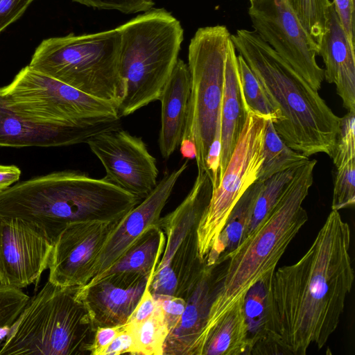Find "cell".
Returning a JSON list of instances; mask_svg holds the SVG:
<instances>
[{
	"instance_id": "5bb4252c",
	"label": "cell",
	"mask_w": 355,
	"mask_h": 355,
	"mask_svg": "<svg viewBox=\"0 0 355 355\" xmlns=\"http://www.w3.org/2000/svg\"><path fill=\"white\" fill-rule=\"evenodd\" d=\"M52 248V241L33 223L0 217V286H37L49 268Z\"/></svg>"
},
{
	"instance_id": "f546056e",
	"label": "cell",
	"mask_w": 355,
	"mask_h": 355,
	"mask_svg": "<svg viewBox=\"0 0 355 355\" xmlns=\"http://www.w3.org/2000/svg\"><path fill=\"white\" fill-rule=\"evenodd\" d=\"M237 68L241 96L246 110H249L276 123L281 118L259 80L241 55H237Z\"/></svg>"
},
{
	"instance_id": "836d02e7",
	"label": "cell",
	"mask_w": 355,
	"mask_h": 355,
	"mask_svg": "<svg viewBox=\"0 0 355 355\" xmlns=\"http://www.w3.org/2000/svg\"><path fill=\"white\" fill-rule=\"evenodd\" d=\"M73 2L100 10H114L125 14L146 12L154 2L149 0H72Z\"/></svg>"
},
{
	"instance_id": "e0dca14e",
	"label": "cell",
	"mask_w": 355,
	"mask_h": 355,
	"mask_svg": "<svg viewBox=\"0 0 355 355\" xmlns=\"http://www.w3.org/2000/svg\"><path fill=\"white\" fill-rule=\"evenodd\" d=\"M187 167L188 159L179 168L166 174L144 199L118 221L101 251L94 277L115 262L147 229L158 225L162 209Z\"/></svg>"
},
{
	"instance_id": "f35d334b",
	"label": "cell",
	"mask_w": 355,
	"mask_h": 355,
	"mask_svg": "<svg viewBox=\"0 0 355 355\" xmlns=\"http://www.w3.org/2000/svg\"><path fill=\"white\" fill-rule=\"evenodd\" d=\"M124 324L98 327L95 332L91 355H102L104 350L123 329Z\"/></svg>"
},
{
	"instance_id": "83f0119b",
	"label": "cell",
	"mask_w": 355,
	"mask_h": 355,
	"mask_svg": "<svg viewBox=\"0 0 355 355\" xmlns=\"http://www.w3.org/2000/svg\"><path fill=\"white\" fill-rule=\"evenodd\" d=\"M125 324L133 336L131 354L163 355L169 329L157 300L155 311L148 318L137 324Z\"/></svg>"
},
{
	"instance_id": "ac0fdd59",
	"label": "cell",
	"mask_w": 355,
	"mask_h": 355,
	"mask_svg": "<svg viewBox=\"0 0 355 355\" xmlns=\"http://www.w3.org/2000/svg\"><path fill=\"white\" fill-rule=\"evenodd\" d=\"M120 128V119L71 125H44L24 120L0 102V146L58 147L86 143L101 132Z\"/></svg>"
},
{
	"instance_id": "7c38bea8",
	"label": "cell",
	"mask_w": 355,
	"mask_h": 355,
	"mask_svg": "<svg viewBox=\"0 0 355 355\" xmlns=\"http://www.w3.org/2000/svg\"><path fill=\"white\" fill-rule=\"evenodd\" d=\"M254 31L315 90L321 88L324 69L317 63L318 46L287 0H249Z\"/></svg>"
},
{
	"instance_id": "2e32d148",
	"label": "cell",
	"mask_w": 355,
	"mask_h": 355,
	"mask_svg": "<svg viewBox=\"0 0 355 355\" xmlns=\"http://www.w3.org/2000/svg\"><path fill=\"white\" fill-rule=\"evenodd\" d=\"M153 274H115L80 286L78 295L86 306L95 329L125 324Z\"/></svg>"
},
{
	"instance_id": "e575fe53",
	"label": "cell",
	"mask_w": 355,
	"mask_h": 355,
	"mask_svg": "<svg viewBox=\"0 0 355 355\" xmlns=\"http://www.w3.org/2000/svg\"><path fill=\"white\" fill-rule=\"evenodd\" d=\"M155 299L158 302L169 332L180 320L186 306V300L174 295H159Z\"/></svg>"
},
{
	"instance_id": "9a60e30c",
	"label": "cell",
	"mask_w": 355,
	"mask_h": 355,
	"mask_svg": "<svg viewBox=\"0 0 355 355\" xmlns=\"http://www.w3.org/2000/svg\"><path fill=\"white\" fill-rule=\"evenodd\" d=\"M118 221L68 225L53 243L48 280L60 286L87 284L94 275L103 245Z\"/></svg>"
},
{
	"instance_id": "30bf717a",
	"label": "cell",
	"mask_w": 355,
	"mask_h": 355,
	"mask_svg": "<svg viewBox=\"0 0 355 355\" xmlns=\"http://www.w3.org/2000/svg\"><path fill=\"white\" fill-rule=\"evenodd\" d=\"M0 102L25 121L71 125L121 119L113 103L94 98L29 65L0 87Z\"/></svg>"
},
{
	"instance_id": "5b68a950",
	"label": "cell",
	"mask_w": 355,
	"mask_h": 355,
	"mask_svg": "<svg viewBox=\"0 0 355 355\" xmlns=\"http://www.w3.org/2000/svg\"><path fill=\"white\" fill-rule=\"evenodd\" d=\"M119 118L159 100L178 59L184 39L180 21L164 8L144 12L118 26Z\"/></svg>"
},
{
	"instance_id": "3957f363",
	"label": "cell",
	"mask_w": 355,
	"mask_h": 355,
	"mask_svg": "<svg viewBox=\"0 0 355 355\" xmlns=\"http://www.w3.org/2000/svg\"><path fill=\"white\" fill-rule=\"evenodd\" d=\"M231 40L279 112L273 125L283 141L306 157L325 153L331 157L341 117L254 31L239 29Z\"/></svg>"
},
{
	"instance_id": "60d3db41",
	"label": "cell",
	"mask_w": 355,
	"mask_h": 355,
	"mask_svg": "<svg viewBox=\"0 0 355 355\" xmlns=\"http://www.w3.org/2000/svg\"><path fill=\"white\" fill-rule=\"evenodd\" d=\"M21 171L15 165L0 164V193L17 182Z\"/></svg>"
},
{
	"instance_id": "d4e9b609",
	"label": "cell",
	"mask_w": 355,
	"mask_h": 355,
	"mask_svg": "<svg viewBox=\"0 0 355 355\" xmlns=\"http://www.w3.org/2000/svg\"><path fill=\"white\" fill-rule=\"evenodd\" d=\"M263 182L257 180L244 192L232 208L214 248L209 252L207 266L221 265L245 239L254 207Z\"/></svg>"
},
{
	"instance_id": "8fae6325",
	"label": "cell",
	"mask_w": 355,
	"mask_h": 355,
	"mask_svg": "<svg viewBox=\"0 0 355 355\" xmlns=\"http://www.w3.org/2000/svg\"><path fill=\"white\" fill-rule=\"evenodd\" d=\"M267 120L251 110L218 185L212 190L207 208L199 222V257L205 263L236 202L259 178L263 161V148Z\"/></svg>"
},
{
	"instance_id": "52a82bcc",
	"label": "cell",
	"mask_w": 355,
	"mask_h": 355,
	"mask_svg": "<svg viewBox=\"0 0 355 355\" xmlns=\"http://www.w3.org/2000/svg\"><path fill=\"white\" fill-rule=\"evenodd\" d=\"M120 43L118 27L94 33L50 37L36 48L28 65L118 107L121 94Z\"/></svg>"
},
{
	"instance_id": "ffe728a7",
	"label": "cell",
	"mask_w": 355,
	"mask_h": 355,
	"mask_svg": "<svg viewBox=\"0 0 355 355\" xmlns=\"http://www.w3.org/2000/svg\"><path fill=\"white\" fill-rule=\"evenodd\" d=\"M218 266H207L189 294L184 311L166 339L163 355H196L216 287Z\"/></svg>"
},
{
	"instance_id": "1f68e13d",
	"label": "cell",
	"mask_w": 355,
	"mask_h": 355,
	"mask_svg": "<svg viewBox=\"0 0 355 355\" xmlns=\"http://www.w3.org/2000/svg\"><path fill=\"white\" fill-rule=\"evenodd\" d=\"M303 27L317 44L325 30L327 0H287Z\"/></svg>"
},
{
	"instance_id": "277c9868",
	"label": "cell",
	"mask_w": 355,
	"mask_h": 355,
	"mask_svg": "<svg viewBox=\"0 0 355 355\" xmlns=\"http://www.w3.org/2000/svg\"><path fill=\"white\" fill-rule=\"evenodd\" d=\"M315 159L297 167L277 202L258 227L229 254L216 277V287L200 336V354L211 329L255 284L273 273L290 243L308 220L302 202L313 182Z\"/></svg>"
},
{
	"instance_id": "4dcf8cb0",
	"label": "cell",
	"mask_w": 355,
	"mask_h": 355,
	"mask_svg": "<svg viewBox=\"0 0 355 355\" xmlns=\"http://www.w3.org/2000/svg\"><path fill=\"white\" fill-rule=\"evenodd\" d=\"M296 168L277 173L263 182V187L254 207L245 237L258 227L273 208L291 180Z\"/></svg>"
},
{
	"instance_id": "b9f144b4",
	"label": "cell",
	"mask_w": 355,
	"mask_h": 355,
	"mask_svg": "<svg viewBox=\"0 0 355 355\" xmlns=\"http://www.w3.org/2000/svg\"><path fill=\"white\" fill-rule=\"evenodd\" d=\"M149 1H153V0H149Z\"/></svg>"
},
{
	"instance_id": "d590c367",
	"label": "cell",
	"mask_w": 355,
	"mask_h": 355,
	"mask_svg": "<svg viewBox=\"0 0 355 355\" xmlns=\"http://www.w3.org/2000/svg\"><path fill=\"white\" fill-rule=\"evenodd\" d=\"M35 0H0V33L17 20Z\"/></svg>"
},
{
	"instance_id": "4316f807",
	"label": "cell",
	"mask_w": 355,
	"mask_h": 355,
	"mask_svg": "<svg viewBox=\"0 0 355 355\" xmlns=\"http://www.w3.org/2000/svg\"><path fill=\"white\" fill-rule=\"evenodd\" d=\"M263 157L257 180L262 182L277 173L296 168L309 160V157L294 150L283 141L270 119L266 123Z\"/></svg>"
},
{
	"instance_id": "74e56055",
	"label": "cell",
	"mask_w": 355,
	"mask_h": 355,
	"mask_svg": "<svg viewBox=\"0 0 355 355\" xmlns=\"http://www.w3.org/2000/svg\"><path fill=\"white\" fill-rule=\"evenodd\" d=\"M148 284L126 323L132 324H139L148 318L154 312L156 306V300L148 289Z\"/></svg>"
},
{
	"instance_id": "d6a6232c",
	"label": "cell",
	"mask_w": 355,
	"mask_h": 355,
	"mask_svg": "<svg viewBox=\"0 0 355 355\" xmlns=\"http://www.w3.org/2000/svg\"><path fill=\"white\" fill-rule=\"evenodd\" d=\"M29 299L21 289L0 286V330L13 325Z\"/></svg>"
},
{
	"instance_id": "603a6c76",
	"label": "cell",
	"mask_w": 355,
	"mask_h": 355,
	"mask_svg": "<svg viewBox=\"0 0 355 355\" xmlns=\"http://www.w3.org/2000/svg\"><path fill=\"white\" fill-rule=\"evenodd\" d=\"M331 158L336 167L331 210L339 211L355 203V112L341 117Z\"/></svg>"
},
{
	"instance_id": "ab89813d",
	"label": "cell",
	"mask_w": 355,
	"mask_h": 355,
	"mask_svg": "<svg viewBox=\"0 0 355 355\" xmlns=\"http://www.w3.org/2000/svg\"><path fill=\"white\" fill-rule=\"evenodd\" d=\"M134 345L133 336L126 324L112 342L104 350L102 355L131 354Z\"/></svg>"
},
{
	"instance_id": "6da1fadb",
	"label": "cell",
	"mask_w": 355,
	"mask_h": 355,
	"mask_svg": "<svg viewBox=\"0 0 355 355\" xmlns=\"http://www.w3.org/2000/svg\"><path fill=\"white\" fill-rule=\"evenodd\" d=\"M350 242L349 224L331 210L303 257L275 270L267 295L265 339L254 354L304 355L311 345H325L353 286Z\"/></svg>"
},
{
	"instance_id": "d6986e66",
	"label": "cell",
	"mask_w": 355,
	"mask_h": 355,
	"mask_svg": "<svg viewBox=\"0 0 355 355\" xmlns=\"http://www.w3.org/2000/svg\"><path fill=\"white\" fill-rule=\"evenodd\" d=\"M325 30L318 43L323 59L324 78L336 85L343 107L355 112V52L336 12L333 1L325 3Z\"/></svg>"
},
{
	"instance_id": "7402d4cb",
	"label": "cell",
	"mask_w": 355,
	"mask_h": 355,
	"mask_svg": "<svg viewBox=\"0 0 355 355\" xmlns=\"http://www.w3.org/2000/svg\"><path fill=\"white\" fill-rule=\"evenodd\" d=\"M236 57V49L230 39L225 63L220 111L219 181L235 148L247 116L240 89Z\"/></svg>"
},
{
	"instance_id": "8d00e7d4",
	"label": "cell",
	"mask_w": 355,
	"mask_h": 355,
	"mask_svg": "<svg viewBox=\"0 0 355 355\" xmlns=\"http://www.w3.org/2000/svg\"><path fill=\"white\" fill-rule=\"evenodd\" d=\"M340 23L354 46V0H333Z\"/></svg>"
},
{
	"instance_id": "cb8c5ba5",
	"label": "cell",
	"mask_w": 355,
	"mask_h": 355,
	"mask_svg": "<svg viewBox=\"0 0 355 355\" xmlns=\"http://www.w3.org/2000/svg\"><path fill=\"white\" fill-rule=\"evenodd\" d=\"M166 238L158 225L147 229L109 268L94 277L87 284L121 273L149 275L157 266Z\"/></svg>"
},
{
	"instance_id": "f1b7e54d",
	"label": "cell",
	"mask_w": 355,
	"mask_h": 355,
	"mask_svg": "<svg viewBox=\"0 0 355 355\" xmlns=\"http://www.w3.org/2000/svg\"><path fill=\"white\" fill-rule=\"evenodd\" d=\"M273 273L252 286L245 296L243 309L248 329L250 354L252 349L265 339L267 295Z\"/></svg>"
},
{
	"instance_id": "9c48e42d",
	"label": "cell",
	"mask_w": 355,
	"mask_h": 355,
	"mask_svg": "<svg viewBox=\"0 0 355 355\" xmlns=\"http://www.w3.org/2000/svg\"><path fill=\"white\" fill-rule=\"evenodd\" d=\"M212 190L208 174L198 173L183 201L160 218L158 225L166 241L161 259L148 284L154 297L174 295L185 300L200 279L206 264L199 257L197 229Z\"/></svg>"
},
{
	"instance_id": "ba28073f",
	"label": "cell",
	"mask_w": 355,
	"mask_h": 355,
	"mask_svg": "<svg viewBox=\"0 0 355 355\" xmlns=\"http://www.w3.org/2000/svg\"><path fill=\"white\" fill-rule=\"evenodd\" d=\"M230 39L225 26H206L196 31L189 45L190 95L180 146H194L198 173H207L206 161L220 119Z\"/></svg>"
},
{
	"instance_id": "8992f818",
	"label": "cell",
	"mask_w": 355,
	"mask_h": 355,
	"mask_svg": "<svg viewBox=\"0 0 355 355\" xmlns=\"http://www.w3.org/2000/svg\"><path fill=\"white\" fill-rule=\"evenodd\" d=\"M79 287L48 280L8 329L0 355H91L96 329Z\"/></svg>"
},
{
	"instance_id": "44dd1931",
	"label": "cell",
	"mask_w": 355,
	"mask_h": 355,
	"mask_svg": "<svg viewBox=\"0 0 355 355\" xmlns=\"http://www.w3.org/2000/svg\"><path fill=\"white\" fill-rule=\"evenodd\" d=\"M189 95V67L178 58L159 100L161 101V128L158 144L165 159L180 146L186 124Z\"/></svg>"
},
{
	"instance_id": "484cf974",
	"label": "cell",
	"mask_w": 355,
	"mask_h": 355,
	"mask_svg": "<svg viewBox=\"0 0 355 355\" xmlns=\"http://www.w3.org/2000/svg\"><path fill=\"white\" fill-rule=\"evenodd\" d=\"M244 300L236 302L214 327L201 355L250 354Z\"/></svg>"
},
{
	"instance_id": "7a4b0ae2",
	"label": "cell",
	"mask_w": 355,
	"mask_h": 355,
	"mask_svg": "<svg viewBox=\"0 0 355 355\" xmlns=\"http://www.w3.org/2000/svg\"><path fill=\"white\" fill-rule=\"evenodd\" d=\"M141 202L105 178L62 171L18 182L0 193V217L33 223L52 241L69 224L119 220Z\"/></svg>"
},
{
	"instance_id": "4fadbf2b",
	"label": "cell",
	"mask_w": 355,
	"mask_h": 355,
	"mask_svg": "<svg viewBox=\"0 0 355 355\" xmlns=\"http://www.w3.org/2000/svg\"><path fill=\"white\" fill-rule=\"evenodd\" d=\"M86 144L103 164L104 178L116 187L142 200L157 185L156 159L141 137L119 128L96 134Z\"/></svg>"
}]
</instances>
